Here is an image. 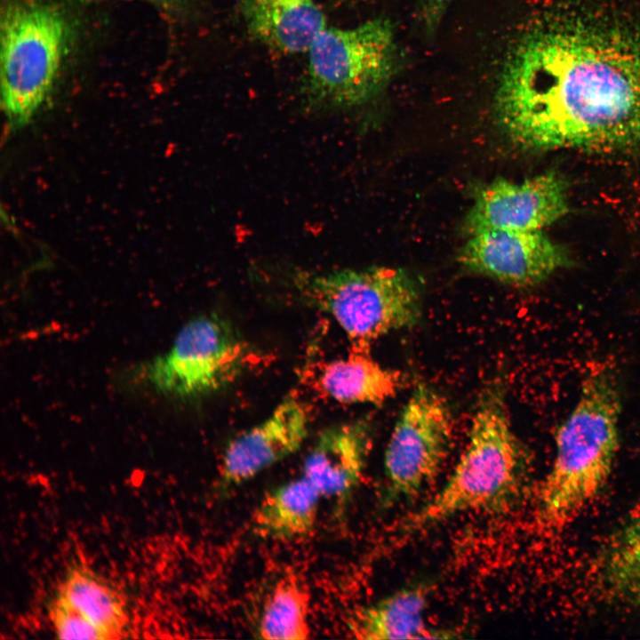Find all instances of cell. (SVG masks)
Wrapping results in <instances>:
<instances>
[{
    "label": "cell",
    "mask_w": 640,
    "mask_h": 640,
    "mask_svg": "<svg viewBox=\"0 0 640 640\" xmlns=\"http://www.w3.org/2000/svg\"><path fill=\"white\" fill-rule=\"evenodd\" d=\"M500 127L526 149L640 150V22L597 10L553 14L501 69Z\"/></svg>",
    "instance_id": "6da1fadb"
},
{
    "label": "cell",
    "mask_w": 640,
    "mask_h": 640,
    "mask_svg": "<svg viewBox=\"0 0 640 640\" xmlns=\"http://www.w3.org/2000/svg\"><path fill=\"white\" fill-rule=\"evenodd\" d=\"M621 399L614 372L594 370L559 428L556 456L539 491L540 519L550 526L569 522L608 479L619 444Z\"/></svg>",
    "instance_id": "7a4b0ae2"
},
{
    "label": "cell",
    "mask_w": 640,
    "mask_h": 640,
    "mask_svg": "<svg viewBox=\"0 0 640 640\" xmlns=\"http://www.w3.org/2000/svg\"><path fill=\"white\" fill-rule=\"evenodd\" d=\"M522 460L503 389L491 384L478 398L468 444L453 473L408 526L420 528L466 511L505 509L519 494Z\"/></svg>",
    "instance_id": "3957f363"
},
{
    "label": "cell",
    "mask_w": 640,
    "mask_h": 640,
    "mask_svg": "<svg viewBox=\"0 0 640 640\" xmlns=\"http://www.w3.org/2000/svg\"><path fill=\"white\" fill-rule=\"evenodd\" d=\"M294 285L309 304L338 323L358 351L368 352L389 332L413 326L421 315L418 286L399 268L299 272Z\"/></svg>",
    "instance_id": "277c9868"
},
{
    "label": "cell",
    "mask_w": 640,
    "mask_h": 640,
    "mask_svg": "<svg viewBox=\"0 0 640 640\" xmlns=\"http://www.w3.org/2000/svg\"><path fill=\"white\" fill-rule=\"evenodd\" d=\"M68 28L43 0H12L1 14V103L8 127L28 124L48 100L60 73Z\"/></svg>",
    "instance_id": "5b68a950"
},
{
    "label": "cell",
    "mask_w": 640,
    "mask_h": 640,
    "mask_svg": "<svg viewBox=\"0 0 640 640\" xmlns=\"http://www.w3.org/2000/svg\"><path fill=\"white\" fill-rule=\"evenodd\" d=\"M309 100L333 108L356 107L375 98L398 67L389 20L378 18L354 28H326L308 50Z\"/></svg>",
    "instance_id": "8992f818"
},
{
    "label": "cell",
    "mask_w": 640,
    "mask_h": 640,
    "mask_svg": "<svg viewBox=\"0 0 640 640\" xmlns=\"http://www.w3.org/2000/svg\"><path fill=\"white\" fill-rule=\"evenodd\" d=\"M251 350L234 327L216 315L189 320L170 348L142 364L136 376L174 398H198L231 383L247 366Z\"/></svg>",
    "instance_id": "52a82bcc"
},
{
    "label": "cell",
    "mask_w": 640,
    "mask_h": 640,
    "mask_svg": "<svg viewBox=\"0 0 640 640\" xmlns=\"http://www.w3.org/2000/svg\"><path fill=\"white\" fill-rule=\"evenodd\" d=\"M452 436L450 407L437 392L420 384L404 404L384 458L386 500L417 494L439 472Z\"/></svg>",
    "instance_id": "ba28073f"
},
{
    "label": "cell",
    "mask_w": 640,
    "mask_h": 640,
    "mask_svg": "<svg viewBox=\"0 0 640 640\" xmlns=\"http://www.w3.org/2000/svg\"><path fill=\"white\" fill-rule=\"evenodd\" d=\"M467 270L506 284L532 286L569 263L542 230L485 229L471 234L458 254Z\"/></svg>",
    "instance_id": "9c48e42d"
},
{
    "label": "cell",
    "mask_w": 640,
    "mask_h": 640,
    "mask_svg": "<svg viewBox=\"0 0 640 640\" xmlns=\"http://www.w3.org/2000/svg\"><path fill=\"white\" fill-rule=\"evenodd\" d=\"M568 210L566 186L556 172L522 182L496 179L476 192L465 226L470 235L485 229L542 230Z\"/></svg>",
    "instance_id": "30bf717a"
},
{
    "label": "cell",
    "mask_w": 640,
    "mask_h": 640,
    "mask_svg": "<svg viewBox=\"0 0 640 640\" xmlns=\"http://www.w3.org/2000/svg\"><path fill=\"white\" fill-rule=\"evenodd\" d=\"M308 415L302 403L284 398L263 421L236 437L220 461V483L234 488L296 452L308 431Z\"/></svg>",
    "instance_id": "8fae6325"
},
{
    "label": "cell",
    "mask_w": 640,
    "mask_h": 640,
    "mask_svg": "<svg viewBox=\"0 0 640 640\" xmlns=\"http://www.w3.org/2000/svg\"><path fill=\"white\" fill-rule=\"evenodd\" d=\"M370 442L369 428L363 422L328 428L318 436L306 457L302 476L323 498L344 503L360 483Z\"/></svg>",
    "instance_id": "7c38bea8"
},
{
    "label": "cell",
    "mask_w": 640,
    "mask_h": 640,
    "mask_svg": "<svg viewBox=\"0 0 640 640\" xmlns=\"http://www.w3.org/2000/svg\"><path fill=\"white\" fill-rule=\"evenodd\" d=\"M241 11L252 36L285 53L308 52L327 28L316 0H243Z\"/></svg>",
    "instance_id": "4fadbf2b"
},
{
    "label": "cell",
    "mask_w": 640,
    "mask_h": 640,
    "mask_svg": "<svg viewBox=\"0 0 640 640\" xmlns=\"http://www.w3.org/2000/svg\"><path fill=\"white\" fill-rule=\"evenodd\" d=\"M426 605V589L408 588L356 609L348 618V628L354 637L364 640L445 637L427 627Z\"/></svg>",
    "instance_id": "5bb4252c"
},
{
    "label": "cell",
    "mask_w": 640,
    "mask_h": 640,
    "mask_svg": "<svg viewBox=\"0 0 640 640\" xmlns=\"http://www.w3.org/2000/svg\"><path fill=\"white\" fill-rule=\"evenodd\" d=\"M322 495L304 476L267 492L252 517L254 532L273 540H293L315 528Z\"/></svg>",
    "instance_id": "9a60e30c"
},
{
    "label": "cell",
    "mask_w": 640,
    "mask_h": 640,
    "mask_svg": "<svg viewBox=\"0 0 640 640\" xmlns=\"http://www.w3.org/2000/svg\"><path fill=\"white\" fill-rule=\"evenodd\" d=\"M318 382L329 397L340 403L381 404L398 391L401 374L380 366L368 352L354 349L346 357L325 364Z\"/></svg>",
    "instance_id": "2e32d148"
},
{
    "label": "cell",
    "mask_w": 640,
    "mask_h": 640,
    "mask_svg": "<svg viewBox=\"0 0 640 640\" xmlns=\"http://www.w3.org/2000/svg\"><path fill=\"white\" fill-rule=\"evenodd\" d=\"M59 594L84 612L109 639L123 636L128 616L121 593L107 580L85 567L68 572Z\"/></svg>",
    "instance_id": "e0dca14e"
},
{
    "label": "cell",
    "mask_w": 640,
    "mask_h": 640,
    "mask_svg": "<svg viewBox=\"0 0 640 640\" xmlns=\"http://www.w3.org/2000/svg\"><path fill=\"white\" fill-rule=\"evenodd\" d=\"M311 594L298 575H284L267 596L257 634L261 639L304 640L310 637Z\"/></svg>",
    "instance_id": "ac0fdd59"
},
{
    "label": "cell",
    "mask_w": 640,
    "mask_h": 640,
    "mask_svg": "<svg viewBox=\"0 0 640 640\" xmlns=\"http://www.w3.org/2000/svg\"><path fill=\"white\" fill-rule=\"evenodd\" d=\"M600 578L612 597L640 606V512L620 530L606 548Z\"/></svg>",
    "instance_id": "d6986e66"
},
{
    "label": "cell",
    "mask_w": 640,
    "mask_h": 640,
    "mask_svg": "<svg viewBox=\"0 0 640 640\" xmlns=\"http://www.w3.org/2000/svg\"><path fill=\"white\" fill-rule=\"evenodd\" d=\"M50 616L59 638L109 639L103 630L60 594L51 604Z\"/></svg>",
    "instance_id": "ffe728a7"
},
{
    "label": "cell",
    "mask_w": 640,
    "mask_h": 640,
    "mask_svg": "<svg viewBox=\"0 0 640 640\" xmlns=\"http://www.w3.org/2000/svg\"><path fill=\"white\" fill-rule=\"evenodd\" d=\"M452 0H420V14L429 30L439 23L441 17Z\"/></svg>",
    "instance_id": "44dd1931"
},
{
    "label": "cell",
    "mask_w": 640,
    "mask_h": 640,
    "mask_svg": "<svg viewBox=\"0 0 640 640\" xmlns=\"http://www.w3.org/2000/svg\"><path fill=\"white\" fill-rule=\"evenodd\" d=\"M164 11L175 12L184 6L186 0H142Z\"/></svg>",
    "instance_id": "7402d4cb"
}]
</instances>
